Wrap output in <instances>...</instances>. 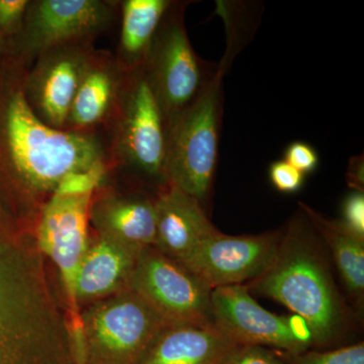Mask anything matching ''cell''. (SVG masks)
I'll list each match as a JSON object with an SVG mask.
<instances>
[{"mask_svg":"<svg viewBox=\"0 0 364 364\" xmlns=\"http://www.w3.org/2000/svg\"><path fill=\"white\" fill-rule=\"evenodd\" d=\"M140 254L102 237L90 241L74 284V299L79 309L82 304L95 303L128 289Z\"/></svg>","mask_w":364,"mask_h":364,"instance_id":"7c38bea8","label":"cell"},{"mask_svg":"<svg viewBox=\"0 0 364 364\" xmlns=\"http://www.w3.org/2000/svg\"><path fill=\"white\" fill-rule=\"evenodd\" d=\"M221 71L188 107L173 119L167 136L164 176L170 186L205 200L218 159L222 114Z\"/></svg>","mask_w":364,"mask_h":364,"instance_id":"3957f363","label":"cell"},{"mask_svg":"<svg viewBox=\"0 0 364 364\" xmlns=\"http://www.w3.org/2000/svg\"><path fill=\"white\" fill-rule=\"evenodd\" d=\"M217 72H208L196 56L183 25L171 23L158 42L151 82L163 114L176 119L195 102Z\"/></svg>","mask_w":364,"mask_h":364,"instance_id":"9c48e42d","label":"cell"},{"mask_svg":"<svg viewBox=\"0 0 364 364\" xmlns=\"http://www.w3.org/2000/svg\"><path fill=\"white\" fill-rule=\"evenodd\" d=\"M279 252L273 235L228 236L218 231L181 265L212 291L258 279L272 267Z\"/></svg>","mask_w":364,"mask_h":364,"instance_id":"52a82bcc","label":"cell"},{"mask_svg":"<svg viewBox=\"0 0 364 364\" xmlns=\"http://www.w3.org/2000/svg\"><path fill=\"white\" fill-rule=\"evenodd\" d=\"M286 364H364V345L358 343L335 350L305 351L296 355L286 354Z\"/></svg>","mask_w":364,"mask_h":364,"instance_id":"ffe728a7","label":"cell"},{"mask_svg":"<svg viewBox=\"0 0 364 364\" xmlns=\"http://www.w3.org/2000/svg\"><path fill=\"white\" fill-rule=\"evenodd\" d=\"M92 193H52L38 227L37 248L56 267L68 299L71 338H77L81 310L74 299V284L90 246L88 225Z\"/></svg>","mask_w":364,"mask_h":364,"instance_id":"8992f818","label":"cell"},{"mask_svg":"<svg viewBox=\"0 0 364 364\" xmlns=\"http://www.w3.org/2000/svg\"><path fill=\"white\" fill-rule=\"evenodd\" d=\"M235 346L215 327L170 326L141 364H223Z\"/></svg>","mask_w":364,"mask_h":364,"instance_id":"9a60e30c","label":"cell"},{"mask_svg":"<svg viewBox=\"0 0 364 364\" xmlns=\"http://www.w3.org/2000/svg\"><path fill=\"white\" fill-rule=\"evenodd\" d=\"M223 364H286L282 356L258 345H236Z\"/></svg>","mask_w":364,"mask_h":364,"instance_id":"44dd1931","label":"cell"},{"mask_svg":"<svg viewBox=\"0 0 364 364\" xmlns=\"http://www.w3.org/2000/svg\"><path fill=\"white\" fill-rule=\"evenodd\" d=\"M107 6L95 0H44L30 23L33 47L46 48L92 32L107 20Z\"/></svg>","mask_w":364,"mask_h":364,"instance_id":"5bb4252c","label":"cell"},{"mask_svg":"<svg viewBox=\"0 0 364 364\" xmlns=\"http://www.w3.org/2000/svg\"><path fill=\"white\" fill-rule=\"evenodd\" d=\"M90 223L98 237L138 253L154 247L156 242L154 203L145 198H100L91 205Z\"/></svg>","mask_w":364,"mask_h":364,"instance_id":"4fadbf2b","label":"cell"},{"mask_svg":"<svg viewBox=\"0 0 364 364\" xmlns=\"http://www.w3.org/2000/svg\"><path fill=\"white\" fill-rule=\"evenodd\" d=\"M28 4L26 0H0V28L9 30L18 25Z\"/></svg>","mask_w":364,"mask_h":364,"instance_id":"484cf974","label":"cell"},{"mask_svg":"<svg viewBox=\"0 0 364 364\" xmlns=\"http://www.w3.org/2000/svg\"><path fill=\"white\" fill-rule=\"evenodd\" d=\"M309 221L322 234L331 248L340 273L352 294H360L364 289L363 240L346 229L341 222L325 219L313 208L299 203Z\"/></svg>","mask_w":364,"mask_h":364,"instance_id":"2e32d148","label":"cell"},{"mask_svg":"<svg viewBox=\"0 0 364 364\" xmlns=\"http://www.w3.org/2000/svg\"><path fill=\"white\" fill-rule=\"evenodd\" d=\"M284 161L301 173L306 174L317 168L318 156L312 146L301 141H296L287 146L284 152Z\"/></svg>","mask_w":364,"mask_h":364,"instance_id":"d4e9b609","label":"cell"},{"mask_svg":"<svg viewBox=\"0 0 364 364\" xmlns=\"http://www.w3.org/2000/svg\"><path fill=\"white\" fill-rule=\"evenodd\" d=\"M128 289L154 309L170 326L214 327L210 289L193 273L156 248L139 255Z\"/></svg>","mask_w":364,"mask_h":364,"instance_id":"5b68a950","label":"cell"},{"mask_svg":"<svg viewBox=\"0 0 364 364\" xmlns=\"http://www.w3.org/2000/svg\"><path fill=\"white\" fill-rule=\"evenodd\" d=\"M166 0H128L123 9L122 46L130 55L142 54L166 13Z\"/></svg>","mask_w":364,"mask_h":364,"instance_id":"ac0fdd59","label":"cell"},{"mask_svg":"<svg viewBox=\"0 0 364 364\" xmlns=\"http://www.w3.org/2000/svg\"><path fill=\"white\" fill-rule=\"evenodd\" d=\"M0 85V165L26 188L53 193L67 176L104 166L97 141L48 126L21 91Z\"/></svg>","mask_w":364,"mask_h":364,"instance_id":"6da1fadb","label":"cell"},{"mask_svg":"<svg viewBox=\"0 0 364 364\" xmlns=\"http://www.w3.org/2000/svg\"><path fill=\"white\" fill-rule=\"evenodd\" d=\"M156 242L154 248L179 264L208 237L217 233L200 202L170 186L154 202Z\"/></svg>","mask_w":364,"mask_h":364,"instance_id":"30bf717a","label":"cell"},{"mask_svg":"<svg viewBox=\"0 0 364 364\" xmlns=\"http://www.w3.org/2000/svg\"><path fill=\"white\" fill-rule=\"evenodd\" d=\"M170 327L138 294L127 289L80 313L76 364H141Z\"/></svg>","mask_w":364,"mask_h":364,"instance_id":"7a4b0ae2","label":"cell"},{"mask_svg":"<svg viewBox=\"0 0 364 364\" xmlns=\"http://www.w3.org/2000/svg\"><path fill=\"white\" fill-rule=\"evenodd\" d=\"M85 75L82 62L70 56L57 59L45 71L41 82L40 105L53 126L65 123Z\"/></svg>","mask_w":364,"mask_h":364,"instance_id":"e0dca14e","label":"cell"},{"mask_svg":"<svg viewBox=\"0 0 364 364\" xmlns=\"http://www.w3.org/2000/svg\"><path fill=\"white\" fill-rule=\"evenodd\" d=\"M269 178L277 191L293 193L303 186L305 174L299 172L284 160H279L270 165Z\"/></svg>","mask_w":364,"mask_h":364,"instance_id":"603a6c76","label":"cell"},{"mask_svg":"<svg viewBox=\"0 0 364 364\" xmlns=\"http://www.w3.org/2000/svg\"><path fill=\"white\" fill-rule=\"evenodd\" d=\"M111 78L105 72H88L83 76L72 102L69 117L73 123L85 127L104 116L112 97Z\"/></svg>","mask_w":364,"mask_h":364,"instance_id":"d6986e66","label":"cell"},{"mask_svg":"<svg viewBox=\"0 0 364 364\" xmlns=\"http://www.w3.org/2000/svg\"><path fill=\"white\" fill-rule=\"evenodd\" d=\"M104 173V166H102L90 170V171L71 174L61 181V183L55 189L54 193H70V195L93 193V191L102 181Z\"/></svg>","mask_w":364,"mask_h":364,"instance_id":"7402d4cb","label":"cell"},{"mask_svg":"<svg viewBox=\"0 0 364 364\" xmlns=\"http://www.w3.org/2000/svg\"><path fill=\"white\" fill-rule=\"evenodd\" d=\"M349 176H351L349 183L352 188H356V191H363L360 188L363 186V158L353 157L351 159V164L349 165Z\"/></svg>","mask_w":364,"mask_h":364,"instance_id":"4316f807","label":"cell"},{"mask_svg":"<svg viewBox=\"0 0 364 364\" xmlns=\"http://www.w3.org/2000/svg\"><path fill=\"white\" fill-rule=\"evenodd\" d=\"M289 247L279 249L272 267L256 279L254 287L303 318L312 332L314 343H325L339 323L334 291L312 253L296 244Z\"/></svg>","mask_w":364,"mask_h":364,"instance_id":"277c9868","label":"cell"},{"mask_svg":"<svg viewBox=\"0 0 364 364\" xmlns=\"http://www.w3.org/2000/svg\"><path fill=\"white\" fill-rule=\"evenodd\" d=\"M127 156L148 176L164 174L167 136L163 112L150 81L140 80L132 93L124 124Z\"/></svg>","mask_w":364,"mask_h":364,"instance_id":"8fae6325","label":"cell"},{"mask_svg":"<svg viewBox=\"0 0 364 364\" xmlns=\"http://www.w3.org/2000/svg\"><path fill=\"white\" fill-rule=\"evenodd\" d=\"M343 221L341 224L359 239H364V196L355 191L345 198L342 208Z\"/></svg>","mask_w":364,"mask_h":364,"instance_id":"cb8c5ba5","label":"cell"},{"mask_svg":"<svg viewBox=\"0 0 364 364\" xmlns=\"http://www.w3.org/2000/svg\"><path fill=\"white\" fill-rule=\"evenodd\" d=\"M210 313L215 329L234 344L273 347L289 355L308 350L294 335L289 317L263 309L241 284L212 289Z\"/></svg>","mask_w":364,"mask_h":364,"instance_id":"ba28073f","label":"cell"}]
</instances>
